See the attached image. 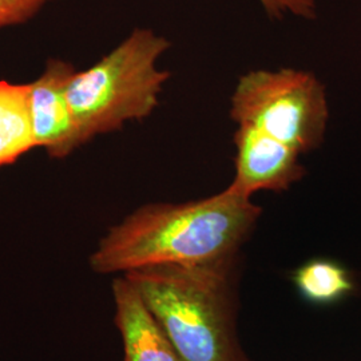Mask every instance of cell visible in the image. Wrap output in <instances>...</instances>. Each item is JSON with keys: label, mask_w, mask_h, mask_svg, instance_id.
Listing matches in <instances>:
<instances>
[{"label": "cell", "mask_w": 361, "mask_h": 361, "mask_svg": "<svg viewBox=\"0 0 361 361\" xmlns=\"http://www.w3.org/2000/svg\"><path fill=\"white\" fill-rule=\"evenodd\" d=\"M262 213L252 197L231 189L180 204L135 209L111 226L89 258L98 274L155 265H190L238 256Z\"/></svg>", "instance_id": "1"}, {"label": "cell", "mask_w": 361, "mask_h": 361, "mask_svg": "<svg viewBox=\"0 0 361 361\" xmlns=\"http://www.w3.org/2000/svg\"><path fill=\"white\" fill-rule=\"evenodd\" d=\"M238 256L123 273L182 361H253L237 332Z\"/></svg>", "instance_id": "2"}, {"label": "cell", "mask_w": 361, "mask_h": 361, "mask_svg": "<svg viewBox=\"0 0 361 361\" xmlns=\"http://www.w3.org/2000/svg\"><path fill=\"white\" fill-rule=\"evenodd\" d=\"M170 42L152 28L129 37L67 85V99L80 146L153 114L170 73L158 66Z\"/></svg>", "instance_id": "3"}, {"label": "cell", "mask_w": 361, "mask_h": 361, "mask_svg": "<svg viewBox=\"0 0 361 361\" xmlns=\"http://www.w3.org/2000/svg\"><path fill=\"white\" fill-rule=\"evenodd\" d=\"M237 125L261 130L300 154L317 149L328 125L323 83L305 70H252L238 79L231 99Z\"/></svg>", "instance_id": "4"}, {"label": "cell", "mask_w": 361, "mask_h": 361, "mask_svg": "<svg viewBox=\"0 0 361 361\" xmlns=\"http://www.w3.org/2000/svg\"><path fill=\"white\" fill-rule=\"evenodd\" d=\"M234 146V177L228 186L234 193H281L305 174L297 150L256 128L238 125Z\"/></svg>", "instance_id": "5"}, {"label": "cell", "mask_w": 361, "mask_h": 361, "mask_svg": "<svg viewBox=\"0 0 361 361\" xmlns=\"http://www.w3.org/2000/svg\"><path fill=\"white\" fill-rule=\"evenodd\" d=\"M75 71L71 63L54 58L28 83L35 145L51 158H66L80 146L67 99V85Z\"/></svg>", "instance_id": "6"}, {"label": "cell", "mask_w": 361, "mask_h": 361, "mask_svg": "<svg viewBox=\"0 0 361 361\" xmlns=\"http://www.w3.org/2000/svg\"><path fill=\"white\" fill-rule=\"evenodd\" d=\"M111 290L123 361H182L153 312L123 274L114 277Z\"/></svg>", "instance_id": "7"}, {"label": "cell", "mask_w": 361, "mask_h": 361, "mask_svg": "<svg viewBox=\"0 0 361 361\" xmlns=\"http://www.w3.org/2000/svg\"><path fill=\"white\" fill-rule=\"evenodd\" d=\"M34 147L30 85L0 80V168L16 162Z\"/></svg>", "instance_id": "8"}, {"label": "cell", "mask_w": 361, "mask_h": 361, "mask_svg": "<svg viewBox=\"0 0 361 361\" xmlns=\"http://www.w3.org/2000/svg\"><path fill=\"white\" fill-rule=\"evenodd\" d=\"M300 296L314 305L337 304L356 290L353 274L345 265L331 258H313L292 276Z\"/></svg>", "instance_id": "9"}, {"label": "cell", "mask_w": 361, "mask_h": 361, "mask_svg": "<svg viewBox=\"0 0 361 361\" xmlns=\"http://www.w3.org/2000/svg\"><path fill=\"white\" fill-rule=\"evenodd\" d=\"M51 0H0V28L22 25Z\"/></svg>", "instance_id": "10"}, {"label": "cell", "mask_w": 361, "mask_h": 361, "mask_svg": "<svg viewBox=\"0 0 361 361\" xmlns=\"http://www.w3.org/2000/svg\"><path fill=\"white\" fill-rule=\"evenodd\" d=\"M265 13L274 19L296 16L301 19H314L317 15L316 0H258Z\"/></svg>", "instance_id": "11"}]
</instances>
